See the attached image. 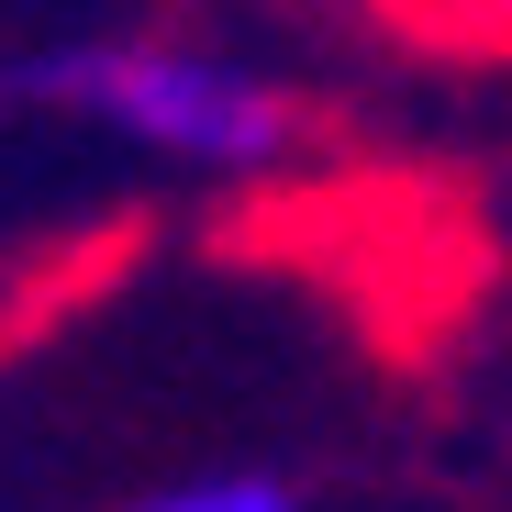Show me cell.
<instances>
[{
  "label": "cell",
  "instance_id": "1",
  "mask_svg": "<svg viewBox=\"0 0 512 512\" xmlns=\"http://www.w3.org/2000/svg\"><path fill=\"white\" fill-rule=\"evenodd\" d=\"M23 101H67L179 167H223V179H256L301 145V112L279 78H256L234 56H201V45H56L34 67H12Z\"/></svg>",
  "mask_w": 512,
  "mask_h": 512
},
{
  "label": "cell",
  "instance_id": "2",
  "mask_svg": "<svg viewBox=\"0 0 512 512\" xmlns=\"http://www.w3.org/2000/svg\"><path fill=\"white\" fill-rule=\"evenodd\" d=\"M379 23H401L435 56H490L512 67V0H379Z\"/></svg>",
  "mask_w": 512,
  "mask_h": 512
},
{
  "label": "cell",
  "instance_id": "3",
  "mask_svg": "<svg viewBox=\"0 0 512 512\" xmlns=\"http://www.w3.org/2000/svg\"><path fill=\"white\" fill-rule=\"evenodd\" d=\"M134 512H301V490L256 479V468H223V479H179V490H145Z\"/></svg>",
  "mask_w": 512,
  "mask_h": 512
}]
</instances>
